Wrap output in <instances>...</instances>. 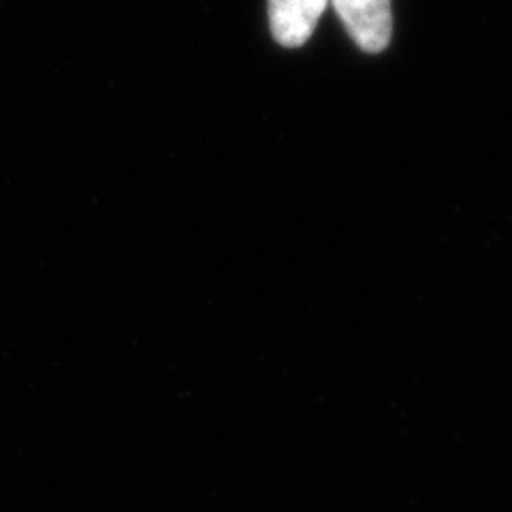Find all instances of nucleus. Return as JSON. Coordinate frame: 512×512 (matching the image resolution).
Masks as SVG:
<instances>
[{
    "mask_svg": "<svg viewBox=\"0 0 512 512\" xmlns=\"http://www.w3.org/2000/svg\"><path fill=\"white\" fill-rule=\"evenodd\" d=\"M348 35L363 52L387 50L393 35L391 0H329Z\"/></svg>",
    "mask_w": 512,
    "mask_h": 512,
    "instance_id": "obj_1",
    "label": "nucleus"
},
{
    "mask_svg": "<svg viewBox=\"0 0 512 512\" xmlns=\"http://www.w3.org/2000/svg\"><path fill=\"white\" fill-rule=\"evenodd\" d=\"M329 0H269L271 35L282 47H301L325 13Z\"/></svg>",
    "mask_w": 512,
    "mask_h": 512,
    "instance_id": "obj_2",
    "label": "nucleus"
}]
</instances>
